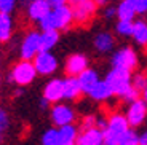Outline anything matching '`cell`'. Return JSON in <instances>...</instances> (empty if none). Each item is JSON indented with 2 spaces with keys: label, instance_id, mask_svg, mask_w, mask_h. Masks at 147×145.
Masks as SVG:
<instances>
[{
  "label": "cell",
  "instance_id": "25",
  "mask_svg": "<svg viewBox=\"0 0 147 145\" xmlns=\"http://www.w3.org/2000/svg\"><path fill=\"white\" fill-rule=\"evenodd\" d=\"M133 22L131 21H118L117 26H115V32H117L120 37H131V34H133Z\"/></svg>",
  "mask_w": 147,
  "mask_h": 145
},
{
  "label": "cell",
  "instance_id": "8",
  "mask_svg": "<svg viewBox=\"0 0 147 145\" xmlns=\"http://www.w3.org/2000/svg\"><path fill=\"white\" fill-rule=\"evenodd\" d=\"M126 120H128L131 128H139L141 124H144L147 118V104L144 99H136V101L129 102L128 109H126Z\"/></svg>",
  "mask_w": 147,
  "mask_h": 145
},
{
  "label": "cell",
  "instance_id": "33",
  "mask_svg": "<svg viewBox=\"0 0 147 145\" xmlns=\"http://www.w3.org/2000/svg\"><path fill=\"white\" fill-rule=\"evenodd\" d=\"M48 2H50L51 8H59V7H64V5H67L70 0H48Z\"/></svg>",
  "mask_w": 147,
  "mask_h": 145
},
{
  "label": "cell",
  "instance_id": "1",
  "mask_svg": "<svg viewBox=\"0 0 147 145\" xmlns=\"http://www.w3.org/2000/svg\"><path fill=\"white\" fill-rule=\"evenodd\" d=\"M72 24H74V11L72 7H69V5L53 8L51 13L38 22L42 30H67Z\"/></svg>",
  "mask_w": 147,
  "mask_h": 145
},
{
  "label": "cell",
  "instance_id": "35",
  "mask_svg": "<svg viewBox=\"0 0 147 145\" xmlns=\"http://www.w3.org/2000/svg\"><path fill=\"white\" fill-rule=\"evenodd\" d=\"M38 105H40V109H48V105H51V104H50L45 97H42L40 102H38Z\"/></svg>",
  "mask_w": 147,
  "mask_h": 145
},
{
  "label": "cell",
  "instance_id": "9",
  "mask_svg": "<svg viewBox=\"0 0 147 145\" xmlns=\"http://www.w3.org/2000/svg\"><path fill=\"white\" fill-rule=\"evenodd\" d=\"M32 62L35 65L38 75L48 77L58 70V59H56V56L53 54L51 51H40Z\"/></svg>",
  "mask_w": 147,
  "mask_h": 145
},
{
  "label": "cell",
  "instance_id": "31",
  "mask_svg": "<svg viewBox=\"0 0 147 145\" xmlns=\"http://www.w3.org/2000/svg\"><path fill=\"white\" fill-rule=\"evenodd\" d=\"M131 5L134 7L138 15H142V13H147V0H129Z\"/></svg>",
  "mask_w": 147,
  "mask_h": 145
},
{
  "label": "cell",
  "instance_id": "12",
  "mask_svg": "<svg viewBox=\"0 0 147 145\" xmlns=\"http://www.w3.org/2000/svg\"><path fill=\"white\" fill-rule=\"evenodd\" d=\"M51 5L48 0H30L27 5V16L29 19L35 22H40L43 18H47L51 13Z\"/></svg>",
  "mask_w": 147,
  "mask_h": 145
},
{
  "label": "cell",
  "instance_id": "22",
  "mask_svg": "<svg viewBox=\"0 0 147 145\" xmlns=\"http://www.w3.org/2000/svg\"><path fill=\"white\" fill-rule=\"evenodd\" d=\"M136 10L131 5L129 0H121L120 3L117 5V18L118 21H134V16H136Z\"/></svg>",
  "mask_w": 147,
  "mask_h": 145
},
{
  "label": "cell",
  "instance_id": "19",
  "mask_svg": "<svg viewBox=\"0 0 147 145\" xmlns=\"http://www.w3.org/2000/svg\"><path fill=\"white\" fill-rule=\"evenodd\" d=\"M59 129V142L61 145H75L78 137V129L74 124H67V126L58 128Z\"/></svg>",
  "mask_w": 147,
  "mask_h": 145
},
{
  "label": "cell",
  "instance_id": "38",
  "mask_svg": "<svg viewBox=\"0 0 147 145\" xmlns=\"http://www.w3.org/2000/svg\"><path fill=\"white\" fill-rule=\"evenodd\" d=\"M96 2H98V5H104V3H107L109 0H96Z\"/></svg>",
  "mask_w": 147,
  "mask_h": 145
},
{
  "label": "cell",
  "instance_id": "41",
  "mask_svg": "<svg viewBox=\"0 0 147 145\" xmlns=\"http://www.w3.org/2000/svg\"><path fill=\"white\" fill-rule=\"evenodd\" d=\"M0 83H2V77H0Z\"/></svg>",
  "mask_w": 147,
  "mask_h": 145
},
{
  "label": "cell",
  "instance_id": "32",
  "mask_svg": "<svg viewBox=\"0 0 147 145\" xmlns=\"http://www.w3.org/2000/svg\"><path fill=\"white\" fill-rule=\"evenodd\" d=\"M104 16H106V19H114L117 16V7H107L104 10Z\"/></svg>",
  "mask_w": 147,
  "mask_h": 145
},
{
  "label": "cell",
  "instance_id": "21",
  "mask_svg": "<svg viewBox=\"0 0 147 145\" xmlns=\"http://www.w3.org/2000/svg\"><path fill=\"white\" fill-rule=\"evenodd\" d=\"M133 40L136 42L141 46H146L147 45V22L144 19H139V21L133 22Z\"/></svg>",
  "mask_w": 147,
  "mask_h": 145
},
{
  "label": "cell",
  "instance_id": "24",
  "mask_svg": "<svg viewBox=\"0 0 147 145\" xmlns=\"http://www.w3.org/2000/svg\"><path fill=\"white\" fill-rule=\"evenodd\" d=\"M42 145H61L59 142V129L56 128H50L45 131L42 136Z\"/></svg>",
  "mask_w": 147,
  "mask_h": 145
},
{
  "label": "cell",
  "instance_id": "20",
  "mask_svg": "<svg viewBox=\"0 0 147 145\" xmlns=\"http://www.w3.org/2000/svg\"><path fill=\"white\" fill-rule=\"evenodd\" d=\"M59 42V30H42L40 32V50L51 51Z\"/></svg>",
  "mask_w": 147,
  "mask_h": 145
},
{
  "label": "cell",
  "instance_id": "23",
  "mask_svg": "<svg viewBox=\"0 0 147 145\" xmlns=\"http://www.w3.org/2000/svg\"><path fill=\"white\" fill-rule=\"evenodd\" d=\"M13 34V19L10 13H0V42H8Z\"/></svg>",
  "mask_w": 147,
  "mask_h": 145
},
{
  "label": "cell",
  "instance_id": "4",
  "mask_svg": "<svg viewBox=\"0 0 147 145\" xmlns=\"http://www.w3.org/2000/svg\"><path fill=\"white\" fill-rule=\"evenodd\" d=\"M37 77V69L32 61H19L18 64L11 69L8 75V83H16L18 86H27L30 85Z\"/></svg>",
  "mask_w": 147,
  "mask_h": 145
},
{
  "label": "cell",
  "instance_id": "13",
  "mask_svg": "<svg viewBox=\"0 0 147 145\" xmlns=\"http://www.w3.org/2000/svg\"><path fill=\"white\" fill-rule=\"evenodd\" d=\"M86 69H88V59H86V56L80 54V53H75V54H70L67 58L66 73L69 77H78Z\"/></svg>",
  "mask_w": 147,
  "mask_h": 145
},
{
  "label": "cell",
  "instance_id": "15",
  "mask_svg": "<svg viewBox=\"0 0 147 145\" xmlns=\"http://www.w3.org/2000/svg\"><path fill=\"white\" fill-rule=\"evenodd\" d=\"M83 94L77 77H67L64 80V99L66 101H77Z\"/></svg>",
  "mask_w": 147,
  "mask_h": 145
},
{
  "label": "cell",
  "instance_id": "5",
  "mask_svg": "<svg viewBox=\"0 0 147 145\" xmlns=\"http://www.w3.org/2000/svg\"><path fill=\"white\" fill-rule=\"evenodd\" d=\"M138 64H139L138 53L129 46L120 48V50H117L114 54H112V67L125 69V70L133 72V70L138 67Z\"/></svg>",
  "mask_w": 147,
  "mask_h": 145
},
{
  "label": "cell",
  "instance_id": "40",
  "mask_svg": "<svg viewBox=\"0 0 147 145\" xmlns=\"http://www.w3.org/2000/svg\"><path fill=\"white\" fill-rule=\"evenodd\" d=\"M29 2H30V0H22V3H24V5H26V3L29 5Z\"/></svg>",
  "mask_w": 147,
  "mask_h": 145
},
{
  "label": "cell",
  "instance_id": "11",
  "mask_svg": "<svg viewBox=\"0 0 147 145\" xmlns=\"http://www.w3.org/2000/svg\"><path fill=\"white\" fill-rule=\"evenodd\" d=\"M43 97L50 104H58L61 99H64V80L51 78L43 88Z\"/></svg>",
  "mask_w": 147,
  "mask_h": 145
},
{
  "label": "cell",
  "instance_id": "28",
  "mask_svg": "<svg viewBox=\"0 0 147 145\" xmlns=\"http://www.w3.org/2000/svg\"><path fill=\"white\" fill-rule=\"evenodd\" d=\"M10 126V118H8V113L3 109H0V142L3 140V132L8 129Z\"/></svg>",
  "mask_w": 147,
  "mask_h": 145
},
{
  "label": "cell",
  "instance_id": "3",
  "mask_svg": "<svg viewBox=\"0 0 147 145\" xmlns=\"http://www.w3.org/2000/svg\"><path fill=\"white\" fill-rule=\"evenodd\" d=\"M106 81L112 89V94L118 96L121 99L125 97L128 94V91L133 88V75L129 70H125V69L112 67L106 77Z\"/></svg>",
  "mask_w": 147,
  "mask_h": 145
},
{
  "label": "cell",
  "instance_id": "34",
  "mask_svg": "<svg viewBox=\"0 0 147 145\" xmlns=\"http://www.w3.org/2000/svg\"><path fill=\"white\" fill-rule=\"evenodd\" d=\"M139 145H147V131L139 134Z\"/></svg>",
  "mask_w": 147,
  "mask_h": 145
},
{
  "label": "cell",
  "instance_id": "17",
  "mask_svg": "<svg viewBox=\"0 0 147 145\" xmlns=\"http://www.w3.org/2000/svg\"><path fill=\"white\" fill-rule=\"evenodd\" d=\"M88 96H90V99H93L94 102H106L107 99H110L114 94H112V89H110V86L107 85V81L99 80L98 85L88 93Z\"/></svg>",
  "mask_w": 147,
  "mask_h": 145
},
{
  "label": "cell",
  "instance_id": "36",
  "mask_svg": "<svg viewBox=\"0 0 147 145\" xmlns=\"http://www.w3.org/2000/svg\"><path fill=\"white\" fill-rule=\"evenodd\" d=\"M21 94H22V89H16V91H15V94H13V96H15V97H19Z\"/></svg>",
  "mask_w": 147,
  "mask_h": 145
},
{
  "label": "cell",
  "instance_id": "30",
  "mask_svg": "<svg viewBox=\"0 0 147 145\" xmlns=\"http://www.w3.org/2000/svg\"><path fill=\"white\" fill-rule=\"evenodd\" d=\"M18 0H0V13H11L15 10Z\"/></svg>",
  "mask_w": 147,
  "mask_h": 145
},
{
  "label": "cell",
  "instance_id": "37",
  "mask_svg": "<svg viewBox=\"0 0 147 145\" xmlns=\"http://www.w3.org/2000/svg\"><path fill=\"white\" fill-rule=\"evenodd\" d=\"M142 99H144V101H146V104H147V88H146V89L142 91Z\"/></svg>",
  "mask_w": 147,
  "mask_h": 145
},
{
  "label": "cell",
  "instance_id": "18",
  "mask_svg": "<svg viewBox=\"0 0 147 145\" xmlns=\"http://www.w3.org/2000/svg\"><path fill=\"white\" fill-rule=\"evenodd\" d=\"M115 46V38L110 32H99L94 37V48L99 53H109Z\"/></svg>",
  "mask_w": 147,
  "mask_h": 145
},
{
  "label": "cell",
  "instance_id": "27",
  "mask_svg": "<svg viewBox=\"0 0 147 145\" xmlns=\"http://www.w3.org/2000/svg\"><path fill=\"white\" fill-rule=\"evenodd\" d=\"M120 145H139V134L136 131L129 129L120 140Z\"/></svg>",
  "mask_w": 147,
  "mask_h": 145
},
{
  "label": "cell",
  "instance_id": "14",
  "mask_svg": "<svg viewBox=\"0 0 147 145\" xmlns=\"http://www.w3.org/2000/svg\"><path fill=\"white\" fill-rule=\"evenodd\" d=\"M75 145H104L102 131L99 128L82 129V132L77 137V144Z\"/></svg>",
  "mask_w": 147,
  "mask_h": 145
},
{
  "label": "cell",
  "instance_id": "7",
  "mask_svg": "<svg viewBox=\"0 0 147 145\" xmlns=\"http://www.w3.org/2000/svg\"><path fill=\"white\" fill-rule=\"evenodd\" d=\"M72 11L75 24H88L98 11V2L96 0H83L80 3L72 5Z\"/></svg>",
  "mask_w": 147,
  "mask_h": 145
},
{
  "label": "cell",
  "instance_id": "2",
  "mask_svg": "<svg viewBox=\"0 0 147 145\" xmlns=\"http://www.w3.org/2000/svg\"><path fill=\"white\" fill-rule=\"evenodd\" d=\"M129 123L123 113H112L107 118V128L102 131L104 145H120L121 137L129 131Z\"/></svg>",
  "mask_w": 147,
  "mask_h": 145
},
{
  "label": "cell",
  "instance_id": "6",
  "mask_svg": "<svg viewBox=\"0 0 147 145\" xmlns=\"http://www.w3.org/2000/svg\"><path fill=\"white\" fill-rule=\"evenodd\" d=\"M40 51V34L37 30H29L21 42V48H19L21 59L22 61H34Z\"/></svg>",
  "mask_w": 147,
  "mask_h": 145
},
{
  "label": "cell",
  "instance_id": "29",
  "mask_svg": "<svg viewBox=\"0 0 147 145\" xmlns=\"http://www.w3.org/2000/svg\"><path fill=\"white\" fill-rule=\"evenodd\" d=\"M91 128H98V118L94 115H86L82 120V129H91Z\"/></svg>",
  "mask_w": 147,
  "mask_h": 145
},
{
  "label": "cell",
  "instance_id": "10",
  "mask_svg": "<svg viewBox=\"0 0 147 145\" xmlns=\"http://www.w3.org/2000/svg\"><path fill=\"white\" fill-rule=\"evenodd\" d=\"M50 115H51V121L53 124H56L58 128L67 126V124H72L75 121V112L70 105L67 104H55L50 110Z\"/></svg>",
  "mask_w": 147,
  "mask_h": 145
},
{
  "label": "cell",
  "instance_id": "16",
  "mask_svg": "<svg viewBox=\"0 0 147 145\" xmlns=\"http://www.w3.org/2000/svg\"><path fill=\"white\" fill-rule=\"evenodd\" d=\"M77 78H78V81H80V86H82L83 94H88L90 91L98 85V81H99L98 72H96L94 69H86L83 73H80Z\"/></svg>",
  "mask_w": 147,
  "mask_h": 145
},
{
  "label": "cell",
  "instance_id": "26",
  "mask_svg": "<svg viewBox=\"0 0 147 145\" xmlns=\"http://www.w3.org/2000/svg\"><path fill=\"white\" fill-rule=\"evenodd\" d=\"M133 88L139 93H142L147 88V75L146 73H136L133 77Z\"/></svg>",
  "mask_w": 147,
  "mask_h": 145
},
{
  "label": "cell",
  "instance_id": "39",
  "mask_svg": "<svg viewBox=\"0 0 147 145\" xmlns=\"http://www.w3.org/2000/svg\"><path fill=\"white\" fill-rule=\"evenodd\" d=\"M72 2V5H75V3H80V2H83V0H70Z\"/></svg>",
  "mask_w": 147,
  "mask_h": 145
}]
</instances>
